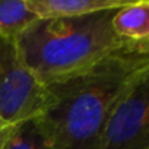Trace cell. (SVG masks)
Listing matches in <instances>:
<instances>
[{
    "label": "cell",
    "instance_id": "1",
    "mask_svg": "<svg viewBox=\"0 0 149 149\" xmlns=\"http://www.w3.org/2000/svg\"><path fill=\"white\" fill-rule=\"evenodd\" d=\"M149 70V54L118 53L85 73L45 85L48 105L35 118L54 149H94L120 97Z\"/></svg>",
    "mask_w": 149,
    "mask_h": 149
},
{
    "label": "cell",
    "instance_id": "2",
    "mask_svg": "<svg viewBox=\"0 0 149 149\" xmlns=\"http://www.w3.org/2000/svg\"><path fill=\"white\" fill-rule=\"evenodd\" d=\"M114 10L76 18L37 19L16 38L24 63L42 85H50L85 73L118 53L149 54L114 34Z\"/></svg>",
    "mask_w": 149,
    "mask_h": 149
},
{
    "label": "cell",
    "instance_id": "3",
    "mask_svg": "<svg viewBox=\"0 0 149 149\" xmlns=\"http://www.w3.org/2000/svg\"><path fill=\"white\" fill-rule=\"evenodd\" d=\"M48 105V94L26 67L16 40L0 35V123L12 129L38 118Z\"/></svg>",
    "mask_w": 149,
    "mask_h": 149
},
{
    "label": "cell",
    "instance_id": "4",
    "mask_svg": "<svg viewBox=\"0 0 149 149\" xmlns=\"http://www.w3.org/2000/svg\"><path fill=\"white\" fill-rule=\"evenodd\" d=\"M94 149H149V70L116 102Z\"/></svg>",
    "mask_w": 149,
    "mask_h": 149
},
{
    "label": "cell",
    "instance_id": "5",
    "mask_svg": "<svg viewBox=\"0 0 149 149\" xmlns=\"http://www.w3.org/2000/svg\"><path fill=\"white\" fill-rule=\"evenodd\" d=\"M114 34L124 42L149 53V2H129L111 18Z\"/></svg>",
    "mask_w": 149,
    "mask_h": 149
},
{
    "label": "cell",
    "instance_id": "6",
    "mask_svg": "<svg viewBox=\"0 0 149 149\" xmlns=\"http://www.w3.org/2000/svg\"><path fill=\"white\" fill-rule=\"evenodd\" d=\"M129 0H26L38 19L76 18L102 10L118 9Z\"/></svg>",
    "mask_w": 149,
    "mask_h": 149
},
{
    "label": "cell",
    "instance_id": "7",
    "mask_svg": "<svg viewBox=\"0 0 149 149\" xmlns=\"http://www.w3.org/2000/svg\"><path fill=\"white\" fill-rule=\"evenodd\" d=\"M37 19L26 0H0V35L16 40Z\"/></svg>",
    "mask_w": 149,
    "mask_h": 149
},
{
    "label": "cell",
    "instance_id": "8",
    "mask_svg": "<svg viewBox=\"0 0 149 149\" xmlns=\"http://www.w3.org/2000/svg\"><path fill=\"white\" fill-rule=\"evenodd\" d=\"M3 149H54L35 120L12 127Z\"/></svg>",
    "mask_w": 149,
    "mask_h": 149
},
{
    "label": "cell",
    "instance_id": "9",
    "mask_svg": "<svg viewBox=\"0 0 149 149\" xmlns=\"http://www.w3.org/2000/svg\"><path fill=\"white\" fill-rule=\"evenodd\" d=\"M10 130H12V129H9V127H6V126H3L2 123H0V149H3L5 142H6V139H8Z\"/></svg>",
    "mask_w": 149,
    "mask_h": 149
}]
</instances>
